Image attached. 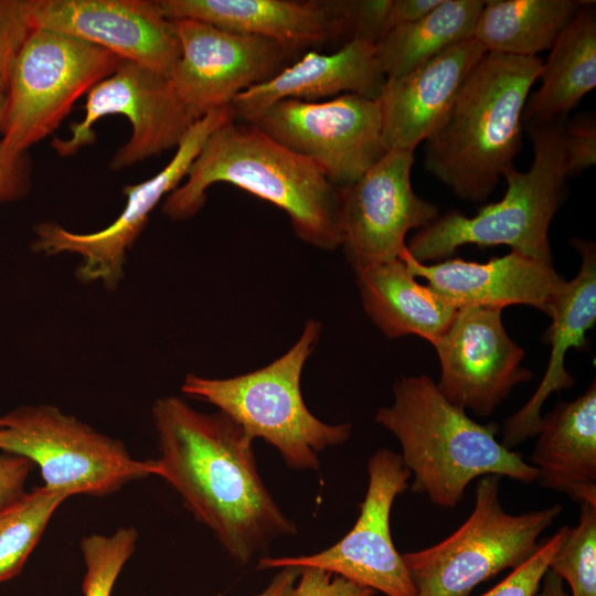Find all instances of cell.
Masks as SVG:
<instances>
[{"label":"cell","mask_w":596,"mask_h":596,"mask_svg":"<svg viewBox=\"0 0 596 596\" xmlns=\"http://www.w3.org/2000/svg\"><path fill=\"white\" fill-rule=\"evenodd\" d=\"M584 1L488 0L473 39L486 52L532 57L551 50Z\"/></svg>","instance_id":"obj_26"},{"label":"cell","mask_w":596,"mask_h":596,"mask_svg":"<svg viewBox=\"0 0 596 596\" xmlns=\"http://www.w3.org/2000/svg\"><path fill=\"white\" fill-rule=\"evenodd\" d=\"M571 243L582 257L581 268L572 280L560 283L544 311L552 319L544 334L551 344L550 360L532 397L503 424L500 443L509 449L535 436L544 402L552 393L574 384L565 369V355L571 348H586V333L596 322V246L581 238Z\"/></svg>","instance_id":"obj_21"},{"label":"cell","mask_w":596,"mask_h":596,"mask_svg":"<svg viewBox=\"0 0 596 596\" xmlns=\"http://www.w3.org/2000/svg\"><path fill=\"white\" fill-rule=\"evenodd\" d=\"M82 120L70 125L68 138H54L60 157H71L95 142V124L109 115L125 116L130 138L115 152L111 170L132 167L177 148L199 119L182 102L169 76L142 64L123 60L116 70L87 94Z\"/></svg>","instance_id":"obj_11"},{"label":"cell","mask_w":596,"mask_h":596,"mask_svg":"<svg viewBox=\"0 0 596 596\" xmlns=\"http://www.w3.org/2000/svg\"><path fill=\"white\" fill-rule=\"evenodd\" d=\"M214 183H228L283 210L297 237L313 247L342 245L340 189L307 158L251 123L217 128L192 162L185 181L161 209L173 221L194 216Z\"/></svg>","instance_id":"obj_2"},{"label":"cell","mask_w":596,"mask_h":596,"mask_svg":"<svg viewBox=\"0 0 596 596\" xmlns=\"http://www.w3.org/2000/svg\"><path fill=\"white\" fill-rule=\"evenodd\" d=\"M532 466L546 489L596 505V384L542 417Z\"/></svg>","instance_id":"obj_23"},{"label":"cell","mask_w":596,"mask_h":596,"mask_svg":"<svg viewBox=\"0 0 596 596\" xmlns=\"http://www.w3.org/2000/svg\"><path fill=\"white\" fill-rule=\"evenodd\" d=\"M500 477L483 476L470 515L437 544L402 554L416 596H469L479 584L515 568L539 547V538L562 507L513 515L499 500Z\"/></svg>","instance_id":"obj_7"},{"label":"cell","mask_w":596,"mask_h":596,"mask_svg":"<svg viewBox=\"0 0 596 596\" xmlns=\"http://www.w3.org/2000/svg\"><path fill=\"white\" fill-rule=\"evenodd\" d=\"M321 323L309 319L297 341L279 358L255 371L225 379L188 374L183 394L210 403L253 439L262 438L296 470L319 469V454L345 443L350 424H327L307 407L301 374L319 340Z\"/></svg>","instance_id":"obj_5"},{"label":"cell","mask_w":596,"mask_h":596,"mask_svg":"<svg viewBox=\"0 0 596 596\" xmlns=\"http://www.w3.org/2000/svg\"><path fill=\"white\" fill-rule=\"evenodd\" d=\"M123 60L78 39L33 29L4 93L1 141L11 157L53 134L74 104Z\"/></svg>","instance_id":"obj_8"},{"label":"cell","mask_w":596,"mask_h":596,"mask_svg":"<svg viewBox=\"0 0 596 596\" xmlns=\"http://www.w3.org/2000/svg\"><path fill=\"white\" fill-rule=\"evenodd\" d=\"M4 93L0 92V204L24 198L31 188V168L25 155L9 156L1 141Z\"/></svg>","instance_id":"obj_35"},{"label":"cell","mask_w":596,"mask_h":596,"mask_svg":"<svg viewBox=\"0 0 596 596\" xmlns=\"http://www.w3.org/2000/svg\"><path fill=\"white\" fill-rule=\"evenodd\" d=\"M385 81L375 44L352 38L334 53L305 54L269 79L240 93L231 107L235 119L252 123L264 109L284 99L318 102L356 94L376 100Z\"/></svg>","instance_id":"obj_22"},{"label":"cell","mask_w":596,"mask_h":596,"mask_svg":"<svg viewBox=\"0 0 596 596\" xmlns=\"http://www.w3.org/2000/svg\"><path fill=\"white\" fill-rule=\"evenodd\" d=\"M151 416L159 445L155 476L235 562L245 565L275 539L297 533L258 472L254 439L237 423L173 395L157 398Z\"/></svg>","instance_id":"obj_1"},{"label":"cell","mask_w":596,"mask_h":596,"mask_svg":"<svg viewBox=\"0 0 596 596\" xmlns=\"http://www.w3.org/2000/svg\"><path fill=\"white\" fill-rule=\"evenodd\" d=\"M235 119L231 106L212 110L188 130L168 164L157 174L137 184L126 185V203L106 227L92 233L72 232L55 222H41L33 228L31 249L44 256L72 254L79 258L77 278L116 289L123 277L128 251L146 228L151 212L185 179L207 138Z\"/></svg>","instance_id":"obj_10"},{"label":"cell","mask_w":596,"mask_h":596,"mask_svg":"<svg viewBox=\"0 0 596 596\" xmlns=\"http://www.w3.org/2000/svg\"><path fill=\"white\" fill-rule=\"evenodd\" d=\"M369 482L352 529L332 546L311 555L262 556L257 570L316 567L385 596H416V588L391 535L390 518L397 496L408 487L402 457L377 449L368 461Z\"/></svg>","instance_id":"obj_13"},{"label":"cell","mask_w":596,"mask_h":596,"mask_svg":"<svg viewBox=\"0 0 596 596\" xmlns=\"http://www.w3.org/2000/svg\"><path fill=\"white\" fill-rule=\"evenodd\" d=\"M299 573L300 567H281L267 587L256 596H294Z\"/></svg>","instance_id":"obj_39"},{"label":"cell","mask_w":596,"mask_h":596,"mask_svg":"<svg viewBox=\"0 0 596 596\" xmlns=\"http://www.w3.org/2000/svg\"><path fill=\"white\" fill-rule=\"evenodd\" d=\"M0 450L31 460L44 487L67 497L105 496L155 476V459H135L120 440L49 404L0 416Z\"/></svg>","instance_id":"obj_9"},{"label":"cell","mask_w":596,"mask_h":596,"mask_svg":"<svg viewBox=\"0 0 596 596\" xmlns=\"http://www.w3.org/2000/svg\"><path fill=\"white\" fill-rule=\"evenodd\" d=\"M135 528H119L113 534L93 533L81 540L86 572L84 596H110L117 577L136 549Z\"/></svg>","instance_id":"obj_30"},{"label":"cell","mask_w":596,"mask_h":596,"mask_svg":"<svg viewBox=\"0 0 596 596\" xmlns=\"http://www.w3.org/2000/svg\"><path fill=\"white\" fill-rule=\"evenodd\" d=\"M392 0H361L352 3V38L376 44L386 33Z\"/></svg>","instance_id":"obj_36"},{"label":"cell","mask_w":596,"mask_h":596,"mask_svg":"<svg viewBox=\"0 0 596 596\" xmlns=\"http://www.w3.org/2000/svg\"><path fill=\"white\" fill-rule=\"evenodd\" d=\"M486 53L470 39L404 75L386 78L376 100L387 151L414 152L441 123Z\"/></svg>","instance_id":"obj_18"},{"label":"cell","mask_w":596,"mask_h":596,"mask_svg":"<svg viewBox=\"0 0 596 596\" xmlns=\"http://www.w3.org/2000/svg\"><path fill=\"white\" fill-rule=\"evenodd\" d=\"M441 0H392L386 20V33L400 25L419 20Z\"/></svg>","instance_id":"obj_38"},{"label":"cell","mask_w":596,"mask_h":596,"mask_svg":"<svg viewBox=\"0 0 596 596\" xmlns=\"http://www.w3.org/2000/svg\"><path fill=\"white\" fill-rule=\"evenodd\" d=\"M500 309L461 308L434 344L443 396L457 407L489 416L532 373L524 351L507 333Z\"/></svg>","instance_id":"obj_16"},{"label":"cell","mask_w":596,"mask_h":596,"mask_svg":"<svg viewBox=\"0 0 596 596\" xmlns=\"http://www.w3.org/2000/svg\"><path fill=\"white\" fill-rule=\"evenodd\" d=\"M374 590L316 567H300L294 596H373Z\"/></svg>","instance_id":"obj_34"},{"label":"cell","mask_w":596,"mask_h":596,"mask_svg":"<svg viewBox=\"0 0 596 596\" xmlns=\"http://www.w3.org/2000/svg\"><path fill=\"white\" fill-rule=\"evenodd\" d=\"M171 21L180 57L168 76L198 118L231 106L240 93L273 77L290 52L274 41L226 31L203 21Z\"/></svg>","instance_id":"obj_15"},{"label":"cell","mask_w":596,"mask_h":596,"mask_svg":"<svg viewBox=\"0 0 596 596\" xmlns=\"http://www.w3.org/2000/svg\"><path fill=\"white\" fill-rule=\"evenodd\" d=\"M393 397L374 419L398 440L413 478L412 491L434 504L455 508L469 483L488 475L536 481L538 470L496 438L497 424L471 419L443 396L428 375L400 377Z\"/></svg>","instance_id":"obj_3"},{"label":"cell","mask_w":596,"mask_h":596,"mask_svg":"<svg viewBox=\"0 0 596 596\" xmlns=\"http://www.w3.org/2000/svg\"><path fill=\"white\" fill-rule=\"evenodd\" d=\"M67 498L43 486L0 510V582L21 572L55 510Z\"/></svg>","instance_id":"obj_28"},{"label":"cell","mask_w":596,"mask_h":596,"mask_svg":"<svg viewBox=\"0 0 596 596\" xmlns=\"http://www.w3.org/2000/svg\"><path fill=\"white\" fill-rule=\"evenodd\" d=\"M33 467L25 457L0 454V510L25 493L24 485Z\"/></svg>","instance_id":"obj_37"},{"label":"cell","mask_w":596,"mask_h":596,"mask_svg":"<svg viewBox=\"0 0 596 596\" xmlns=\"http://www.w3.org/2000/svg\"><path fill=\"white\" fill-rule=\"evenodd\" d=\"M549 570L568 583L572 596H596V505L581 503L578 524L568 529Z\"/></svg>","instance_id":"obj_29"},{"label":"cell","mask_w":596,"mask_h":596,"mask_svg":"<svg viewBox=\"0 0 596 596\" xmlns=\"http://www.w3.org/2000/svg\"><path fill=\"white\" fill-rule=\"evenodd\" d=\"M355 274L364 311L389 338L415 334L434 345L458 311L428 285H421L402 259Z\"/></svg>","instance_id":"obj_24"},{"label":"cell","mask_w":596,"mask_h":596,"mask_svg":"<svg viewBox=\"0 0 596 596\" xmlns=\"http://www.w3.org/2000/svg\"><path fill=\"white\" fill-rule=\"evenodd\" d=\"M168 20L193 19L274 41L289 51L352 28V1L157 0Z\"/></svg>","instance_id":"obj_20"},{"label":"cell","mask_w":596,"mask_h":596,"mask_svg":"<svg viewBox=\"0 0 596 596\" xmlns=\"http://www.w3.org/2000/svg\"><path fill=\"white\" fill-rule=\"evenodd\" d=\"M563 140L567 175L582 172L594 166L596 162L595 115H579L565 123Z\"/></svg>","instance_id":"obj_33"},{"label":"cell","mask_w":596,"mask_h":596,"mask_svg":"<svg viewBox=\"0 0 596 596\" xmlns=\"http://www.w3.org/2000/svg\"><path fill=\"white\" fill-rule=\"evenodd\" d=\"M33 29L58 32L169 75L180 57L157 0H29Z\"/></svg>","instance_id":"obj_17"},{"label":"cell","mask_w":596,"mask_h":596,"mask_svg":"<svg viewBox=\"0 0 596 596\" xmlns=\"http://www.w3.org/2000/svg\"><path fill=\"white\" fill-rule=\"evenodd\" d=\"M414 152L387 151L360 179L340 189L342 245L354 272L400 259L406 234L438 217V207L411 183Z\"/></svg>","instance_id":"obj_14"},{"label":"cell","mask_w":596,"mask_h":596,"mask_svg":"<svg viewBox=\"0 0 596 596\" xmlns=\"http://www.w3.org/2000/svg\"><path fill=\"white\" fill-rule=\"evenodd\" d=\"M251 124L309 159L338 189L354 183L387 152L377 100L356 94L279 100Z\"/></svg>","instance_id":"obj_12"},{"label":"cell","mask_w":596,"mask_h":596,"mask_svg":"<svg viewBox=\"0 0 596 596\" xmlns=\"http://www.w3.org/2000/svg\"><path fill=\"white\" fill-rule=\"evenodd\" d=\"M542 586L533 596H568L564 590L562 578L547 570L543 576Z\"/></svg>","instance_id":"obj_40"},{"label":"cell","mask_w":596,"mask_h":596,"mask_svg":"<svg viewBox=\"0 0 596 596\" xmlns=\"http://www.w3.org/2000/svg\"><path fill=\"white\" fill-rule=\"evenodd\" d=\"M540 88L529 96L522 123L526 126L566 119L567 113L596 86V14L583 2L560 34L542 66Z\"/></svg>","instance_id":"obj_25"},{"label":"cell","mask_w":596,"mask_h":596,"mask_svg":"<svg viewBox=\"0 0 596 596\" xmlns=\"http://www.w3.org/2000/svg\"><path fill=\"white\" fill-rule=\"evenodd\" d=\"M481 0H441L417 21L390 30L375 44L386 78L404 75L450 46L473 39Z\"/></svg>","instance_id":"obj_27"},{"label":"cell","mask_w":596,"mask_h":596,"mask_svg":"<svg viewBox=\"0 0 596 596\" xmlns=\"http://www.w3.org/2000/svg\"><path fill=\"white\" fill-rule=\"evenodd\" d=\"M543 62L487 52L425 140V167L460 199L482 202L522 148V115Z\"/></svg>","instance_id":"obj_4"},{"label":"cell","mask_w":596,"mask_h":596,"mask_svg":"<svg viewBox=\"0 0 596 596\" xmlns=\"http://www.w3.org/2000/svg\"><path fill=\"white\" fill-rule=\"evenodd\" d=\"M32 31L29 0H0V92L6 93L15 61Z\"/></svg>","instance_id":"obj_32"},{"label":"cell","mask_w":596,"mask_h":596,"mask_svg":"<svg viewBox=\"0 0 596 596\" xmlns=\"http://www.w3.org/2000/svg\"><path fill=\"white\" fill-rule=\"evenodd\" d=\"M568 529L567 525L561 526L551 538L539 544L538 550L525 562L481 596H533Z\"/></svg>","instance_id":"obj_31"},{"label":"cell","mask_w":596,"mask_h":596,"mask_svg":"<svg viewBox=\"0 0 596 596\" xmlns=\"http://www.w3.org/2000/svg\"><path fill=\"white\" fill-rule=\"evenodd\" d=\"M566 119L529 125L534 158L526 171L509 168L504 196L473 216L449 211L419 230L406 245L419 263L449 256L467 244L505 245L512 252L551 262L549 228L567 175L563 130Z\"/></svg>","instance_id":"obj_6"},{"label":"cell","mask_w":596,"mask_h":596,"mask_svg":"<svg viewBox=\"0 0 596 596\" xmlns=\"http://www.w3.org/2000/svg\"><path fill=\"white\" fill-rule=\"evenodd\" d=\"M402 259L415 277L455 308L500 309L526 305L545 311L549 300L563 280L552 262L510 252L486 263L449 258L434 264L415 260L407 248Z\"/></svg>","instance_id":"obj_19"}]
</instances>
